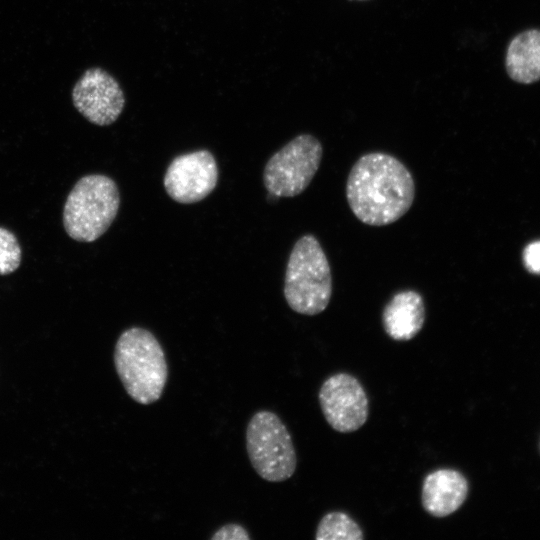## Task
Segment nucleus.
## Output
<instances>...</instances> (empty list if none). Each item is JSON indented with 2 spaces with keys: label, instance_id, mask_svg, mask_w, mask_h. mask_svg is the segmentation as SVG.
<instances>
[{
  "label": "nucleus",
  "instance_id": "14",
  "mask_svg": "<svg viewBox=\"0 0 540 540\" xmlns=\"http://www.w3.org/2000/svg\"><path fill=\"white\" fill-rule=\"evenodd\" d=\"M21 262V248L15 235L0 227V275L14 272Z\"/></svg>",
  "mask_w": 540,
  "mask_h": 540
},
{
  "label": "nucleus",
  "instance_id": "3",
  "mask_svg": "<svg viewBox=\"0 0 540 540\" xmlns=\"http://www.w3.org/2000/svg\"><path fill=\"white\" fill-rule=\"evenodd\" d=\"M331 296L332 274L328 258L314 235H303L288 258L285 300L293 311L314 316L327 308Z\"/></svg>",
  "mask_w": 540,
  "mask_h": 540
},
{
  "label": "nucleus",
  "instance_id": "2",
  "mask_svg": "<svg viewBox=\"0 0 540 540\" xmlns=\"http://www.w3.org/2000/svg\"><path fill=\"white\" fill-rule=\"evenodd\" d=\"M114 366L130 398L142 405L159 400L168 378L164 350L152 332L126 329L114 349Z\"/></svg>",
  "mask_w": 540,
  "mask_h": 540
},
{
  "label": "nucleus",
  "instance_id": "6",
  "mask_svg": "<svg viewBox=\"0 0 540 540\" xmlns=\"http://www.w3.org/2000/svg\"><path fill=\"white\" fill-rule=\"evenodd\" d=\"M323 148L311 134H300L267 161L263 182L268 193L279 197L301 194L320 167Z\"/></svg>",
  "mask_w": 540,
  "mask_h": 540
},
{
  "label": "nucleus",
  "instance_id": "1",
  "mask_svg": "<svg viewBox=\"0 0 540 540\" xmlns=\"http://www.w3.org/2000/svg\"><path fill=\"white\" fill-rule=\"evenodd\" d=\"M415 191L409 169L383 152L362 155L346 182V198L352 213L370 226H385L399 220L411 208Z\"/></svg>",
  "mask_w": 540,
  "mask_h": 540
},
{
  "label": "nucleus",
  "instance_id": "5",
  "mask_svg": "<svg viewBox=\"0 0 540 540\" xmlns=\"http://www.w3.org/2000/svg\"><path fill=\"white\" fill-rule=\"evenodd\" d=\"M246 449L256 473L269 482L292 477L297 466L292 437L280 419L269 410L253 414L246 428Z\"/></svg>",
  "mask_w": 540,
  "mask_h": 540
},
{
  "label": "nucleus",
  "instance_id": "12",
  "mask_svg": "<svg viewBox=\"0 0 540 540\" xmlns=\"http://www.w3.org/2000/svg\"><path fill=\"white\" fill-rule=\"evenodd\" d=\"M506 70L511 79L523 84L540 80V30L518 34L506 53Z\"/></svg>",
  "mask_w": 540,
  "mask_h": 540
},
{
  "label": "nucleus",
  "instance_id": "15",
  "mask_svg": "<svg viewBox=\"0 0 540 540\" xmlns=\"http://www.w3.org/2000/svg\"><path fill=\"white\" fill-rule=\"evenodd\" d=\"M212 540H250L248 531L238 523H228L221 526L210 537Z\"/></svg>",
  "mask_w": 540,
  "mask_h": 540
},
{
  "label": "nucleus",
  "instance_id": "9",
  "mask_svg": "<svg viewBox=\"0 0 540 540\" xmlns=\"http://www.w3.org/2000/svg\"><path fill=\"white\" fill-rule=\"evenodd\" d=\"M75 108L91 123L107 126L115 122L125 106L118 81L99 67L87 69L72 90Z\"/></svg>",
  "mask_w": 540,
  "mask_h": 540
},
{
  "label": "nucleus",
  "instance_id": "11",
  "mask_svg": "<svg viewBox=\"0 0 540 540\" xmlns=\"http://www.w3.org/2000/svg\"><path fill=\"white\" fill-rule=\"evenodd\" d=\"M425 304L423 297L415 290L395 293L382 311V325L385 333L395 341H409L423 328Z\"/></svg>",
  "mask_w": 540,
  "mask_h": 540
},
{
  "label": "nucleus",
  "instance_id": "10",
  "mask_svg": "<svg viewBox=\"0 0 540 540\" xmlns=\"http://www.w3.org/2000/svg\"><path fill=\"white\" fill-rule=\"evenodd\" d=\"M468 491V481L460 471L452 468L434 470L422 483V507L433 517H447L464 504Z\"/></svg>",
  "mask_w": 540,
  "mask_h": 540
},
{
  "label": "nucleus",
  "instance_id": "8",
  "mask_svg": "<svg viewBox=\"0 0 540 540\" xmlns=\"http://www.w3.org/2000/svg\"><path fill=\"white\" fill-rule=\"evenodd\" d=\"M218 168L213 154L197 150L175 157L164 175V188L174 201L192 204L207 197L216 187Z\"/></svg>",
  "mask_w": 540,
  "mask_h": 540
},
{
  "label": "nucleus",
  "instance_id": "16",
  "mask_svg": "<svg viewBox=\"0 0 540 540\" xmlns=\"http://www.w3.org/2000/svg\"><path fill=\"white\" fill-rule=\"evenodd\" d=\"M527 269L533 273H540V241L529 244L523 253Z\"/></svg>",
  "mask_w": 540,
  "mask_h": 540
},
{
  "label": "nucleus",
  "instance_id": "4",
  "mask_svg": "<svg viewBox=\"0 0 540 540\" xmlns=\"http://www.w3.org/2000/svg\"><path fill=\"white\" fill-rule=\"evenodd\" d=\"M119 205V190L113 179L101 174L86 175L77 181L66 199L65 231L76 241H95L108 230Z\"/></svg>",
  "mask_w": 540,
  "mask_h": 540
},
{
  "label": "nucleus",
  "instance_id": "13",
  "mask_svg": "<svg viewBox=\"0 0 540 540\" xmlns=\"http://www.w3.org/2000/svg\"><path fill=\"white\" fill-rule=\"evenodd\" d=\"M316 540H362L364 532L359 524L342 511L326 513L319 521Z\"/></svg>",
  "mask_w": 540,
  "mask_h": 540
},
{
  "label": "nucleus",
  "instance_id": "7",
  "mask_svg": "<svg viewBox=\"0 0 540 540\" xmlns=\"http://www.w3.org/2000/svg\"><path fill=\"white\" fill-rule=\"evenodd\" d=\"M318 399L325 420L337 432H355L368 419L366 391L361 382L349 373L329 376L319 389Z\"/></svg>",
  "mask_w": 540,
  "mask_h": 540
}]
</instances>
